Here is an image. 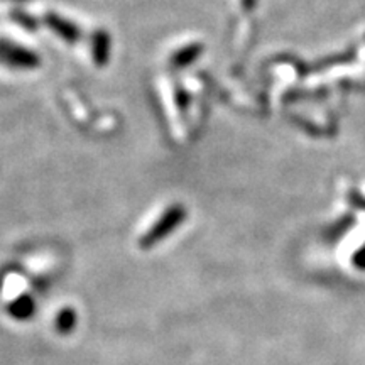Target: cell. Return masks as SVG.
Masks as SVG:
<instances>
[{"mask_svg":"<svg viewBox=\"0 0 365 365\" xmlns=\"http://www.w3.org/2000/svg\"><path fill=\"white\" fill-rule=\"evenodd\" d=\"M0 65L9 66L11 70L29 71L41 65V59L24 46L11 43L9 39H0Z\"/></svg>","mask_w":365,"mask_h":365,"instance_id":"cell-1","label":"cell"},{"mask_svg":"<svg viewBox=\"0 0 365 365\" xmlns=\"http://www.w3.org/2000/svg\"><path fill=\"white\" fill-rule=\"evenodd\" d=\"M182 218H185V210H182L180 205L171 207L161 218H159L156 223H154L153 228H150L148 234L140 239V245H143V247H150V245L156 244L158 240L164 239V237L170 234L173 228L180 225V223L182 222Z\"/></svg>","mask_w":365,"mask_h":365,"instance_id":"cell-2","label":"cell"},{"mask_svg":"<svg viewBox=\"0 0 365 365\" xmlns=\"http://www.w3.org/2000/svg\"><path fill=\"white\" fill-rule=\"evenodd\" d=\"M44 22L48 24V27L53 31V33H56L59 38L65 39L66 43L75 44L76 41L80 39L81 33H80L78 27L73 24L71 21L65 19V17L58 16V14H54V12L48 14V16L44 17Z\"/></svg>","mask_w":365,"mask_h":365,"instance_id":"cell-3","label":"cell"},{"mask_svg":"<svg viewBox=\"0 0 365 365\" xmlns=\"http://www.w3.org/2000/svg\"><path fill=\"white\" fill-rule=\"evenodd\" d=\"M91 58L98 66L107 65L110 58V36L105 31H97L91 38Z\"/></svg>","mask_w":365,"mask_h":365,"instance_id":"cell-4","label":"cell"},{"mask_svg":"<svg viewBox=\"0 0 365 365\" xmlns=\"http://www.w3.org/2000/svg\"><path fill=\"white\" fill-rule=\"evenodd\" d=\"M203 46L202 44H188L185 46V48L180 49V51L175 53L171 56V66L175 68H182L186 65H191V63L195 61L196 58L200 56V53H202Z\"/></svg>","mask_w":365,"mask_h":365,"instance_id":"cell-5","label":"cell"},{"mask_svg":"<svg viewBox=\"0 0 365 365\" xmlns=\"http://www.w3.org/2000/svg\"><path fill=\"white\" fill-rule=\"evenodd\" d=\"M12 19H16L17 22H21L22 27H24V29L36 31V21L33 19V17L27 16V14H22V12H12Z\"/></svg>","mask_w":365,"mask_h":365,"instance_id":"cell-6","label":"cell"},{"mask_svg":"<svg viewBox=\"0 0 365 365\" xmlns=\"http://www.w3.org/2000/svg\"><path fill=\"white\" fill-rule=\"evenodd\" d=\"M244 4H245V7H252L254 0H244Z\"/></svg>","mask_w":365,"mask_h":365,"instance_id":"cell-7","label":"cell"}]
</instances>
